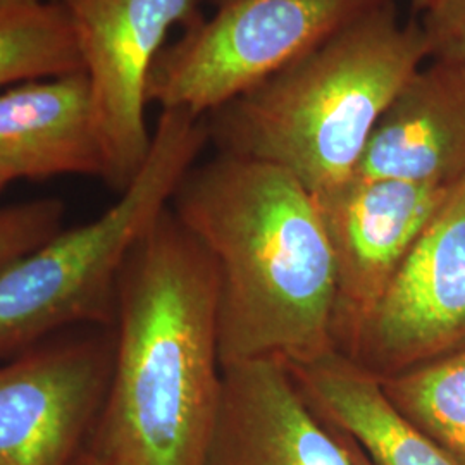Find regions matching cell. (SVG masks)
<instances>
[{"mask_svg":"<svg viewBox=\"0 0 465 465\" xmlns=\"http://www.w3.org/2000/svg\"><path fill=\"white\" fill-rule=\"evenodd\" d=\"M171 211L213 257L221 366H302L334 351V261L314 195L282 167L217 152Z\"/></svg>","mask_w":465,"mask_h":465,"instance_id":"obj_1","label":"cell"},{"mask_svg":"<svg viewBox=\"0 0 465 465\" xmlns=\"http://www.w3.org/2000/svg\"><path fill=\"white\" fill-rule=\"evenodd\" d=\"M213 257L166 209L117 282L113 371L86 450L119 465H203L223 393Z\"/></svg>","mask_w":465,"mask_h":465,"instance_id":"obj_2","label":"cell"},{"mask_svg":"<svg viewBox=\"0 0 465 465\" xmlns=\"http://www.w3.org/2000/svg\"><path fill=\"white\" fill-rule=\"evenodd\" d=\"M430 57L422 25H401L384 2L211 113L209 138L322 193L357 173L382 114Z\"/></svg>","mask_w":465,"mask_h":465,"instance_id":"obj_3","label":"cell"},{"mask_svg":"<svg viewBox=\"0 0 465 465\" xmlns=\"http://www.w3.org/2000/svg\"><path fill=\"white\" fill-rule=\"evenodd\" d=\"M205 117L163 109L145 164L102 216L0 261V357L73 328L113 330L117 282L142 236L169 209L209 143Z\"/></svg>","mask_w":465,"mask_h":465,"instance_id":"obj_4","label":"cell"},{"mask_svg":"<svg viewBox=\"0 0 465 465\" xmlns=\"http://www.w3.org/2000/svg\"><path fill=\"white\" fill-rule=\"evenodd\" d=\"M388 0H219L161 50L147 100L205 117Z\"/></svg>","mask_w":465,"mask_h":465,"instance_id":"obj_5","label":"cell"},{"mask_svg":"<svg viewBox=\"0 0 465 465\" xmlns=\"http://www.w3.org/2000/svg\"><path fill=\"white\" fill-rule=\"evenodd\" d=\"M465 350V176L336 353L384 380Z\"/></svg>","mask_w":465,"mask_h":465,"instance_id":"obj_6","label":"cell"},{"mask_svg":"<svg viewBox=\"0 0 465 465\" xmlns=\"http://www.w3.org/2000/svg\"><path fill=\"white\" fill-rule=\"evenodd\" d=\"M74 26L104 155L102 180L124 192L147 161L150 73L173 26L199 19L197 0H57Z\"/></svg>","mask_w":465,"mask_h":465,"instance_id":"obj_7","label":"cell"},{"mask_svg":"<svg viewBox=\"0 0 465 465\" xmlns=\"http://www.w3.org/2000/svg\"><path fill=\"white\" fill-rule=\"evenodd\" d=\"M114 332L49 338L0 367V465H78L109 388Z\"/></svg>","mask_w":465,"mask_h":465,"instance_id":"obj_8","label":"cell"},{"mask_svg":"<svg viewBox=\"0 0 465 465\" xmlns=\"http://www.w3.org/2000/svg\"><path fill=\"white\" fill-rule=\"evenodd\" d=\"M451 186L353 174L314 195L334 261V351L381 299Z\"/></svg>","mask_w":465,"mask_h":465,"instance_id":"obj_9","label":"cell"},{"mask_svg":"<svg viewBox=\"0 0 465 465\" xmlns=\"http://www.w3.org/2000/svg\"><path fill=\"white\" fill-rule=\"evenodd\" d=\"M203 465H353L340 436L302 397L288 367L259 361L223 369V393Z\"/></svg>","mask_w":465,"mask_h":465,"instance_id":"obj_10","label":"cell"},{"mask_svg":"<svg viewBox=\"0 0 465 465\" xmlns=\"http://www.w3.org/2000/svg\"><path fill=\"white\" fill-rule=\"evenodd\" d=\"M378 123L359 176L453 186L465 176V55L430 57Z\"/></svg>","mask_w":465,"mask_h":465,"instance_id":"obj_11","label":"cell"},{"mask_svg":"<svg viewBox=\"0 0 465 465\" xmlns=\"http://www.w3.org/2000/svg\"><path fill=\"white\" fill-rule=\"evenodd\" d=\"M0 173L9 182L102 178L104 155L84 71L0 94Z\"/></svg>","mask_w":465,"mask_h":465,"instance_id":"obj_12","label":"cell"},{"mask_svg":"<svg viewBox=\"0 0 465 465\" xmlns=\"http://www.w3.org/2000/svg\"><path fill=\"white\" fill-rule=\"evenodd\" d=\"M302 397L328 426L343 432L374 465H457L400 414L380 381L343 355L286 366Z\"/></svg>","mask_w":465,"mask_h":465,"instance_id":"obj_13","label":"cell"},{"mask_svg":"<svg viewBox=\"0 0 465 465\" xmlns=\"http://www.w3.org/2000/svg\"><path fill=\"white\" fill-rule=\"evenodd\" d=\"M84 71L71 17L57 0L0 7V86Z\"/></svg>","mask_w":465,"mask_h":465,"instance_id":"obj_14","label":"cell"},{"mask_svg":"<svg viewBox=\"0 0 465 465\" xmlns=\"http://www.w3.org/2000/svg\"><path fill=\"white\" fill-rule=\"evenodd\" d=\"M378 381L401 416L465 465V350Z\"/></svg>","mask_w":465,"mask_h":465,"instance_id":"obj_15","label":"cell"},{"mask_svg":"<svg viewBox=\"0 0 465 465\" xmlns=\"http://www.w3.org/2000/svg\"><path fill=\"white\" fill-rule=\"evenodd\" d=\"M64 203L42 199L0 209V261L36 249L61 232Z\"/></svg>","mask_w":465,"mask_h":465,"instance_id":"obj_16","label":"cell"},{"mask_svg":"<svg viewBox=\"0 0 465 465\" xmlns=\"http://www.w3.org/2000/svg\"><path fill=\"white\" fill-rule=\"evenodd\" d=\"M422 28L432 55H465V0H434L424 11Z\"/></svg>","mask_w":465,"mask_h":465,"instance_id":"obj_17","label":"cell"},{"mask_svg":"<svg viewBox=\"0 0 465 465\" xmlns=\"http://www.w3.org/2000/svg\"><path fill=\"white\" fill-rule=\"evenodd\" d=\"M321 420H322V419H321ZM330 428H331V426H330ZM331 430L340 436L341 443L345 445V449L349 451L350 459H351L353 465H374L371 460H369V459H367L366 455H364V451L359 449V447L350 440L349 436H345L343 432L336 431L334 428H331Z\"/></svg>","mask_w":465,"mask_h":465,"instance_id":"obj_18","label":"cell"},{"mask_svg":"<svg viewBox=\"0 0 465 465\" xmlns=\"http://www.w3.org/2000/svg\"><path fill=\"white\" fill-rule=\"evenodd\" d=\"M78 465H119L116 462H111L107 459H102L99 455H94L92 451L84 450V457L80 459Z\"/></svg>","mask_w":465,"mask_h":465,"instance_id":"obj_19","label":"cell"},{"mask_svg":"<svg viewBox=\"0 0 465 465\" xmlns=\"http://www.w3.org/2000/svg\"><path fill=\"white\" fill-rule=\"evenodd\" d=\"M412 2H414L417 9H420V11H428L434 4V0H412Z\"/></svg>","mask_w":465,"mask_h":465,"instance_id":"obj_20","label":"cell"},{"mask_svg":"<svg viewBox=\"0 0 465 465\" xmlns=\"http://www.w3.org/2000/svg\"><path fill=\"white\" fill-rule=\"evenodd\" d=\"M23 2H32V0H0V7L2 5H13V4H23Z\"/></svg>","mask_w":465,"mask_h":465,"instance_id":"obj_21","label":"cell"},{"mask_svg":"<svg viewBox=\"0 0 465 465\" xmlns=\"http://www.w3.org/2000/svg\"><path fill=\"white\" fill-rule=\"evenodd\" d=\"M7 183H11V182H9V180L0 173V190H2V188H4Z\"/></svg>","mask_w":465,"mask_h":465,"instance_id":"obj_22","label":"cell"}]
</instances>
